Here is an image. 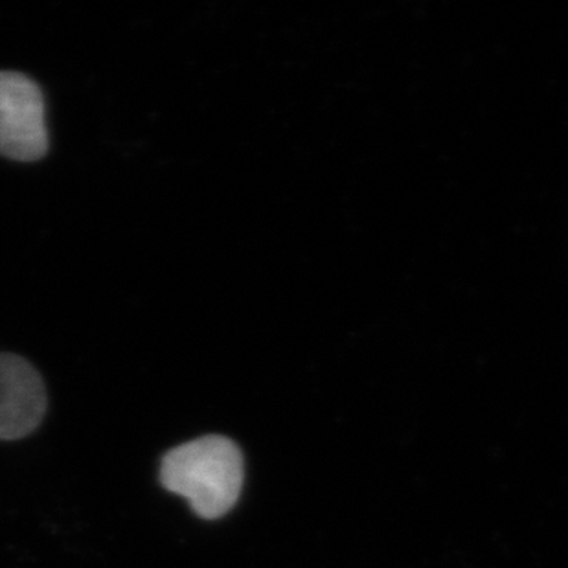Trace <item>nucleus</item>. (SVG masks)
Here are the masks:
<instances>
[{
  "label": "nucleus",
  "mask_w": 568,
  "mask_h": 568,
  "mask_svg": "<svg viewBox=\"0 0 568 568\" xmlns=\"http://www.w3.org/2000/svg\"><path fill=\"white\" fill-rule=\"evenodd\" d=\"M161 484L189 500L204 520L225 517L240 500L245 458L236 442L209 435L178 445L162 456Z\"/></svg>",
  "instance_id": "f257e3e1"
},
{
  "label": "nucleus",
  "mask_w": 568,
  "mask_h": 568,
  "mask_svg": "<svg viewBox=\"0 0 568 568\" xmlns=\"http://www.w3.org/2000/svg\"><path fill=\"white\" fill-rule=\"evenodd\" d=\"M43 92L21 72H0V155L33 162L49 151Z\"/></svg>",
  "instance_id": "f03ea898"
},
{
  "label": "nucleus",
  "mask_w": 568,
  "mask_h": 568,
  "mask_svg": "<svg viewBox=\"0 0 568 568\" xmlns=\"http://www.w3.org/2000/svg\"><path fill=\"white\" fill-rule=\"evenodd\" d=\"M47 407V388L39 372L19 355L0 354V440L32 435Z\"/></svg>",
  "instance_id": "7ed1b4c3"
}]
</instances>
